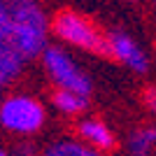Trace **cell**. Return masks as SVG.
Masks as SVG:
<instances>
[{
    "label": "cell",
    "mask_w": 156,
    "mask_h": 156,
    "mask_svg": "<svg viewBox=\"0 0 156 156\" xmlns=\"http://www.w3.org/2000/svg\"><path fill=\"white\" fill-rule=\"evenodd\" d=\"M79 135L84 137L86 142L96 147V149H112L114 147V135H112V130L103 124V121H98V119H86L79 124Z\"/></svg>",
    "instance_id": "obj_7"
},
{
    "label": "cell",
    "mask_w": 156,
    "mask_h": 156,
    "mask_svg": "<svg viewBox=\"0 0 156 156\" xmlns=\"http://www.w3.org/2000/svg\"><path fill=\"white\" fill-rule=\"evenodd\" d=\"M42 61H44L47 72L51 75V79L56 82L58 89L63 91H72L77 96H89L91 93V82L84 75L82 68L75 65V61L58 47H47L42 51Z\"/></svg>",
    "instance_id": "obj_3"
},
{
    "label": "cell",
    "mask_w": 156,
    "mask_h": 156,
    "mask_svg": "<svg viewBox=\"0 0 156 156\" xmlns=\"http://www.w3.org/2000/svg\"><path fill=\"white\" fill-rule=\"evenodd\" d=\"M54 105H56L61 112H65V114H77V112H82L86 107V98L77 96V93H72V91L58 89V91L54 93Z\"/></svg>",
    "instance_id": "obj_9"
},
{
    "label": "cell",
    "mask_w": 156,
    "mask_h": 156,
    "mask_svg": "<svg viewBox=\"0 0 156 156\" xmlns=\"http://www.w3.org/2000/svg\"><path fill=\"white\" fill-rule=\"evenodd\" d=\"M23 61L26 58L21 56V51L12 42L9 33H7V35H0V86H5L7 82H12V79L19 75Z\"/></svg>",
    "instance_id": "obj_6"
},
{
    "label": "cell",
    "mask_w": 156,
    "mask_h": 156,
    "mask_svg": "<svg viewBox=\"0 0 156 156\" xmlns=\"http://www.w3.org/2000/svg\"><path fill=\"white\" fill-rule=\"evenodd\" d=\"M9 33V9H7V0H0V35Z\"/></svg>",
    "instance_id": "obj_11"
},
{
    "label": "cell",
    "mask_w": 156,
    "mask_h": 156,
    "mask_svg": "<svg viewBox=\"0 0 156 156\" xmlns=\"http://www.w3.org/2000/svg\"><path fill=\"white\" fill-rule=\"evenodd\" d=\"M154 144H156V128H140L130 135L128 151L130 156H151Z\"/></svg>",
    "instance_id": "obj_8"
},
{
    "label": "cell",
    "mask_w": 156,
    "mask_h": 156,
    "mask_svg": "<svg viewBox=\"0 0 156 156\" xmlns=\"http://www.w3.org/2000/svg\"><path fill=\"white\" fill-rule=\"evenodd\" d=\"M0 124L14 133H35L44 124V107L28 96H12L0 105Z\"/></svg>",
    "instance_id": "obj_4"
},
{
    "label": "cell",
    "mask_w": 156,
    "mask_h": 156,
    "mask_svg": "<svg viewBox=\"0 0 156 156\" xmlns=\"http://www.w3.org/2000/svg\"><path fill=\"white\" fill-rule=\"evenodd\" d=\"M47 156H100V154L77 142H56L47 149Z\"/></svg>",
    "instance_id": "obj_10"
},
{
    "label": "cell",
    "mask_w": 156,
    "mask_h": 156,
    "mask_svg": "<svg viewBox=\"0 0 156 156\" xmlns=\"http://www.w3.org/2000/svg\"><path fill=\"white\" fill-rule=\"evenodd\" d=\"M107 44H110V56L119 58L121 63H126L135 72H147V68H149L147 56L126 33H112L107 37Z\"/></svg>",
    "instance_id": "obj_5"
},
{
    "label": "cell",
    "mask_w": 156,
    "mask_h": 156,
    "mask_svg": "<svg viewBox=\"0 0 156 156\" xmlns=\"http://www.w3.org/2000/svg\"><path fill=\"white\" fill-rule=\"evenodd\" d=\"M0 156H9V154H5V151H0Z\"/></svg>",
    "instance_id": "obj_13"
},
{
    "label": "cell",
    "mask_w": 156,
    "mask_h": 156,
    "mask_svg": "<svg viewBox=\"0 0 156 156\" xmlns=\"http://www.w3.org/2000/svg\"><path fill=\"white\" fill-rule=\"evenodd\" d=\"M54 33L58 35L61 40L70 42L75 47H82V49H89V51L96 54H107L110 56V44H107V37H103L100 33L93 28V23L84 16H79L75 12H58L54 16L51 23Z\"/></svg>",
    "instance_id": "obj_2"
},
{
    "label": "cell",
    "mask_w": 156,
    "mask_h": 156,
    "mask_svg": "<svg viewBox=\"0 0 156 156\" xmlns=\"http://www.w3.org/2000/svg\"><path fill=\"white\" fill-rule=\"evenodd\" d=\"M9 9V37L23 58H33L44 51L47 19L35 0H7Z\"/></svg>",
    "instance_id": "obj_1"
},
{
    "label": "cell",
    "mask_w": 156,
    "mask_h": 156,
    "mask_svg": "<svg viewBox=\"0 0 156 156\" xmlns=\"http://www.w3.org/2000/svg\"><path fill=\"white\" fill-rule=\"evenodd\" d=\"M144 100H147V105L156 112V89H154V86H149V89L144 91Z\"/></svg>",
    "instance_id": "obj_12"
}]
</instances>
